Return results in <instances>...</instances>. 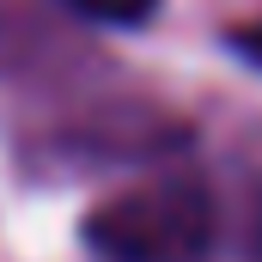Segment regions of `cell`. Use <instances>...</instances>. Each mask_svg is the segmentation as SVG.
<instances>
[{"label":"cell","mask_w":262,"mask_h":262,"mask_svg":"<svg viewBox=\"0 0 262 262\" xmlns=\"http://www.w3.org/2000/svg\"><path fill=\"white\" fill-rule=\"evenodd\" d=\"M226 43H232V49H238L244 61H256V67H262V18H256V25H238V31H232Z\"/></svg>","instance_id":"cell-3"},{"label":"cell","mask_w":262,"mask_h":262,"mask_svg":"<svg viewBox=\"0 0 262 262\" xmlns=\"http://www.w3.org/2000/svg\"><path fill=\"white\" fill-rule=\"evenodd\" d=\"M79 18H98V25H140V18H152V6L159 0H67Z\"/></svg>","instance_id":"cell-2"},{"label":"cell","mask_w":262,"mask_h":262,"mask_svg":"<svg viewBox=\"0 0 262 262\" xmlns=\"http://www.w3.org/2000/svg\"><path fill=\"white\" fill-rule=\"evenodd\" d=\"M213 232L220 213L195 177H165L85 213V250L98 262H207Z\"/></svg>","instance_id":"cell-1"}]
</instances>
